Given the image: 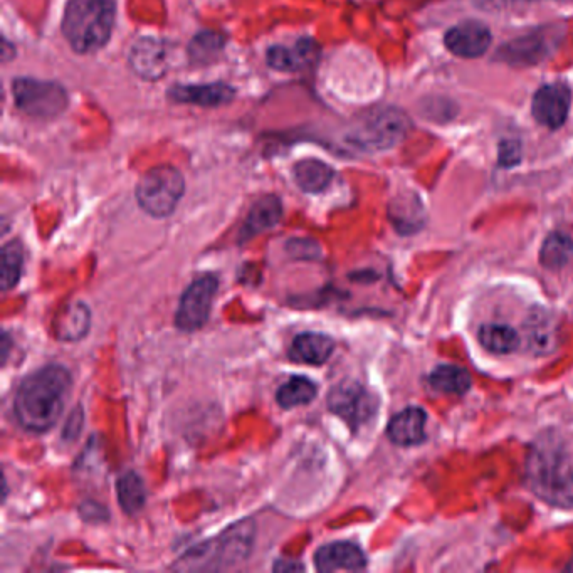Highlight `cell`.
Wrapping results in <instances>:
<instances>
[{"instance_id":"6da1fadb","label":"cell","mask_w":573,"mask_h":573,"mask_svg":"<svg viewBox=\"0 0 573 573\" xmlns=\"http://www.w3.org/2000/svg\"><path fill=\"white\" fill-rule=\"evenodd\" d=\"M73 387L68 368L48 365L22 380L14 399V414L26 431L43 434L63 416Z\"/></svg>"},{"instance_id":"7a4b0ae2","label":"cell","mask_w":573,"mask_h":573,"mask_svg":"<svg viewBox=\"0 0 573 573\" xmlns=\"http://www.w3.org/2000/svg\"><path fill=\"white\" fill-rule=\"evenodd\" d=\"M526 481L548 505L573 510V466L562 447L550 442L533 447L526 461Z\"/></svg>"},{"instance_id":"3957f363","label":"cell","mask_w":573,"mask_h":573,"mask_svg":"<svg viewBox=\"0 0 573 573\" xmlns=\"http://www.w3.org/2000/svg\"><path fill=\"white\" fill-rule=\"evenodd\" d=\"M115 26L111 0H69L63 17L64 37L76 53L88 54L110 41Z\"/></svg>"},{"instance_id":"277c9868","label":"cell","mask_w":573,"mask_h":573,"mask_svg":"<svg viewBox=\"0 0 573 573\" xmlns=\"http://www.w3.org/2000/svg\"><path fill=\"white\" fill-rule=\"evenodd\" d=\"M409 132V120L395 108H379L360 116L353 123L347 140L363 152H382L395 147Z\"/></svg>"},{"instance_id":"5b68a950","label":"cell","mask_w":573,"mask_h":573,"mask_svg":"<svg viewBox=\"0 0 573 573\" xmlns=\"http://www.w3.org/2000/svg\"><path fill=\"white\" fill-rule=\"evenodd\" d=\"M253 542V523L244 521L232 526L222 537L204 543L187 553L175 565L177 570H200V568L229 567L232 563L241 562L248 557Z\"/></svg>"},{"instance_id":"8992f818","label":"cell","mask_w":573,"mask_h":573,"mask_svg":"<svg viewBox=\"0 0 573 573\" xmlns=\"http://www.w3.org/2000/svg\"><path fill=\"white\" fill-rule=\"evenodd\" d=\"M184 190V177L179 170L172 165H158L148 170L138 182V204L152 217H169L182 199Z\"/></svg>"},{"instance_id":"52a82bcc","label":"cell","mask_w":573,"mask_h":573,"mask_svg":"<svg viewBox=\"0 0 573 573\" xmlns=\"http://www.w3.org/2000/svg\"><path fill=\"white\" fill-rule=\"evenodd\" d=\"M16 105L34 118H54L68 106V93L53 81L19 78L12 83Z\"/></svg>"},{"instance_id":"ba28073f","label":"cell","mask_w":573,"mask_h":573,"mask_svg":"<svg viewBox=\"0 0 573 573\" xmlns=\"http://www.w3.org/2000/svg\"><path fill=\"white\" fill-rule=\"evenodd\" d=\"M219 279L206 274L195 279L180 298L179 310L175 313V325L182 332H195L206 325L211 315L212 301L216 298Z\"/></svg>"},{"instance_id":"9c48e42d","label":"cell","mask_w":573,"mask_h":573,"mask_svg":"<svg viewBox=\"0 0 573 573\" xmlns=\"http://www.w3.org/2000/svg\"><path fill=\"white\" fill-rule=\"evenodd\" d=\"M328 407L342 417L352 431L365 426L377 412V399L362 384L345 380L328 395Z\"/></svg>"},{"instance_id":"30bf717a","label":"cell","mask_w":573,"mask_h":573,"mask_svg":"<svg viewBox=\"0 0 573 573\" xmlns=\"http://www.w3.org/2000/svg\"><path fill=\"white\" fill-rule=\"evenodd\" d=\"M558 39V27H543L506 44L498 51V56L506 63L518 66L537 64L557 49Z\"/></svg>"},{"instance_id":"8fae6325","label":"cell","mask_w":573,"mask_h":573,"mask_svg":"<svg viewBox=\"0 0 573 573\" xmlns=\"http://www.w3.org/2000/svg\"><path fill=\"white\" fill-rule=\"evenodd\" d=\"M444 43L446 48L459 58H479L488 51L491 32L483 22H459L458 26L447 31Z\"/></svg>"},{"instance_id":"7c38bea8","label":"cell","mask_w":573,"mask_h":573,"mask_svg":"<svg viewBox=\"0 0 573 573\" xmlns=\"http://www.w3.org/2000/svg\"><path fill=\"white\" fill-rule=\"evenodd\" d=\"M533 116L538 123L548 128H560L567 120L570 110V91L565 85L543 86L533 98Z\"/></svg>"},{"instance_id":"4fadbf2b","label":"cell","mask_w":573,"mask_h":573,"mask_svg":"<svg viewBox=\"0 0 573 573\" xmlns=\"http://www.w3.org/2000/svg\"><path fill=\"white\" fill-rule=\"evenodd\" d=\"M130 64L140 78L155 81L167 73V51L162 41L153 37H142L133 44Z\"/></svg>"},{"instance_id":"5bb4252c","label":"cell","mask_w":573,"mask_h":573,"mask_svg":"<svg viewBox=\"0 0 573 573\" xmlns=\"http://www.w3.org/2000/svg\"><path fill=\"white\" fill-rule=\"evenodd\" d=\"M315 565L320 572L330 573L338 570L357 572L367 565V557L355 543H328L315 553Z\"/></svg>"},{"instance_id":"9a60e30c","label":"cell","mask_w":573,"mask_h":573,"mask_svg":"<svg viewBox=\"0 0 573 573\" xmlns=\"http://www.w3.org/2000/svg\"><path fill=\"white\" fill-rule=\"evenodd\" d=\"M426 412L421 407H409L397 414L387 427L390 441L397 446H414L426 437Z\"/></svg>"},{"instance_id":"2e32d148","label":"cell","mask_w":573,"mask_h":573,"mask_svg":"<svg viewBox=\"0 0 573 573\" xmlns=\"http://www.w3.org/2000/svg\"><path fill=\"white\" fill-rule=\"evenodd\" d=\"M169 96L177 103L214 108V106L229 103L234 96V90L224 83L204 86H175L169 91Z\"/></svg>"},{"instance_id":"e0dca14e","label":"cell","mask_w":573,"mask_h":573,"mask_svg":"<svg viewBox=\"0 0 573 573\" xmlns=\"http://www.w3.org/2000/svg\"><path fill=\"white\" fill-rule=\"evenodd\" d=\"M281 217H283V206L276 195H266L263 199H259L249 212L246 224L242 227V241H248L251 237L278 226Z\"/></svg>"},{"instance_id":"ac0fdd59","label":"cell","mask_w":573,"mask_h":573,"mask_svg":"<svg viewBox=\"0 0 573 573\" xmlns=\"http://www.w3.org/2000/svg\"><path fill=\"white\" fill-rule=\"evenodd\" d=\"M335 350L332 338L321 333H301L293 340L290 348V358L293 362L306 365H321L325 363Z\"/></svg>"},{"instance_id":"d6986e66","label":"cell","mask_w":573,"mask_h":573,"mask_svg":"<svg viewBox=\"0 0 573 573\" xmlns=\"http://www.w3.org/2000/svg\"><path fill=\"white\" fill-rule=\"evenodd\" d=\"M90 323V310L83 303H74L59 313L54 333L64 342H78L90 330Z\"/></svg>"},{"instance_id":"ffe728a7","label":"cell","mask_w":573,"mask_h":573,"mask_svg":"<svg viewBox=\"0 0 573 573\" xmlns=\"http://www.w3.org/2000/svg\"><path fill=\"white\" fill-rule=\"evenodd\" d=\"M333 172L328 163L316 160V158H306L295 165L296 184L300 185L301 190L318 194L332 184Z\"/></svg>"},{"instance_id":"44dd1931","label":"cell","mask_w":573,"mask_h":573,"mask_svg":"<svg viewBox=\"0 0 573 573\" xmlns=\"http://www.w3.org/2000/svg\"><path fill=\"white\" fill-rule=\"evenodd\" d=\"M315 51L316 46L310 39H303L293 49L273 46L268 51V64L278 71H298L306 64H310Z\"/></svg>"},{"instance_id":"7402d4cb","label":"cell","mask_w":573,"mask_h":573,"mask_svg":"<svg viewBox=\"0 0 573 573\" xmlns=\"http://www.w3.org/2000/svg\"><path fill=\"white\" fill-rule=\"evenodd\" d=\"M528 342L537 353H550L557 348L558 326L547 311L533 313L528 321Z\"/></svg>"},{"instance_id":"603a6c76","label":"cell","mask_w":573,"mask_h":573,"mask_svg":"<svg viewBox=\"0 0 573 573\" xmlns=\"http://www.w3.org/2000/svg\"><path fill=\"white\" fill-rule=\"evenodd\" d=\"M429 384L439 394L464 395L471 389V375L466 368L439 365L429 375Z\"/></svg>"},{"instance_id":"cb8c5ba5","label":"cell","mask_w":573,"mask_h":573,"mask_svg":"<svg viewBox=\"0 0 573 573\" xmlns=\"http://www.w3.org/2000/svg\"><path fill=\"white\" fill-rule=\"evenodd\" d=\"M116 493H118V503L128 515H135L143 510L147 503V488L142 478L133 471L123 474L116 483Z\"/></svg>"},{"instance_id":"d4e9b609","label":"cell","mask_w":573,"mask_h":573,"mask_svg":"<svg viewBox=\"0 0 573 573\" xmlns=\"http://www.w3.org/2000/svg\"><path fill=\"white\" fill-rule=\"evenodd\" d=\"M479 343L483 345L488 352L496 355H506V353L515 352L520 345L518 333L508 325H496L489 323L479 328Z\"/></svg>"},{"instance_id":"484cf974","label":"cell","mask_w":573,"mask_h":573,"mask_svg":"<svg viewBox=\"0 0 573 573\" xmlns=\"http://www.w3.org/2000/svg\"><path fill=\"white\" fill-rule=\"evenodd\" d=\"M316 394H318V389L310 379L296 375L279 387L276 400L283 409L288 411V409H295L300 405L310 404L311 400L315 399Z\"/></svg>"},{"instance_id":"4316f807","label":"cell","mask_w":573,"mask_h":573,"mask_svg":"<svg viewBox=\"0 0 573 573\" xmlns=\"http://www.w3.org/2000/svg\"><path fill=\"white\" fill-rule=\"evenodd\" d=\"M573 254V241L563 232H553L543 242L540 263L548 269L563 268Z\"/></svg>"},{"instance_id":"83f0119b","label":"cell","mask_w":573,"mask_h":573,"mask_svg":"<svg viewBox=\"0 0 573 573\" xmlns=\"http://www.w3.org/2000/svg\"><path fill=\"white\" fill-rule=\"evenodd\" d=\"M226 39L214 31H204L192 39L189 46L190 59L195 64L212 63L224 49Z\"/></svg>"},{"instance_id":"f1b7e54d","label":"cell","mask_w":573,"mask_h":573,"mask_svg":"<svg viewBox=\"0 0 573 573\" xmlns=\"http://www.w3.org/2000/svg\"><path fill=\"white\" fill-rule=\"evenodd\" d=\"M22 264H24V249L17 241L9 242L2 248V291H9L19 283Z\"/></svg>"},{"instance_id":"f546056e","label":"cell","mask_w":573,"mask_h":573,"mask_svg":"<svg viewBox=\"0 0 573 573\" xmlns=\"http://www.w3.org/2000/svg\"><path fill=\"white\" fill-rule=\"evenodd\" d=\"M521 150L520 143L515 140H505L500 145V163L505 167H513L520 162Z\"/></svg>"},{"instance_id":"4dcf8cb0","label":"cell","mask_w":573,"mask_h":573,"mask_svg":"<svg viewBox=\"0 0 573 573\" xmlns=\"http://www.w3.org/2000/svg\"><path fill=\"white\" fill-rule=\"evenodd\" d=\"M81 429H83V411L79 412V409H76V411H73V414H71V417H69L68 422H66L63 439H66V441H68V439L69 441H74Z\"/></svg>"},{"instance_id":"1f68e13d","label":"cell","mask_w":573,"mask_h":573,"mask_svg":"<svg viewBox=\"0 0 573 573\" xmlns=\"http://www.w3.org/2000/svg\"><path fill=\"white\" fill-rule=\"evenodd\" d=\"M528 2H535V0H476V4L484 9H505V7L528 4Z\"/></svg>"},{"instance_id":"d6a6232c","label":"cell","mask_w":573,"mask_h":573,"mask_svg":"<svg viewBox=\"0 0 573 573\" xmlns=\"http://www.w3.org/2000/svg\"><path fill=\"white\" fill-rule=\"evenodd\" d=\"M305 567L301 563L290 562V560H278L274 565V572H301Z\"/></svg>"},{"instance_id":"836d02e7","label":"cell","mask_w":573,"mask_h":573,"mask_svg":"<svg viewBox=\"0 0 573 573\" xmlns=\"http://www.w3.org/2000/svg\"><path fill=\"white\" fill-rule=\"evenodd\" d=\"M568 570H573V562L568 565Z\"/></svg>"}]
</instances>
